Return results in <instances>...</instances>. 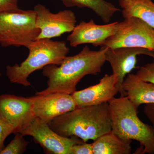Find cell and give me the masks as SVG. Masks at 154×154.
Returning a JSON list of instances; mask_svg holds the SVG:
<instances>
[{"instance_id":"8992f818","label":"cell","mask_w":154,"mask_h":154,"mask_svg":"<svg viewBox=\"0 0 154 154\" xmlns=\"http://www.w3.org/2000/svg\"><path fill=\"white\" fill-rule=\"evenodd\" d=\"M102 46L143 48L153 51L154 29L136 17L125 18L119 22L115 34L107 38Z\"/></svg>"},{"instance_id":"9c48e42d","label":"cell","mask_w":154,"mask_h":154,"mask_svg":"<svg viewBox=\"0 0 154 154\" xmlns=\"http://www.w3.org/2000/svg\"><path fill=\"white\" fill-rule=\"evenodd\" d=\"M33 10L36 14V27L40 30L36 40L59 37L64 33L72 32L75 27L76 17L71 10L53 14L41 4L35 6Z\"/></svg>"},{"instance_id":"9a60e30c","label":"cell","mask_w":154,"mask_h":154,"mask_svg":"<svg viewBox=\"0 0 154 154\" xmlns=\"http://www.w3.org/2000/svg\"><path fill=\"white\" fill-rule=\"evenodd\" d=\"M131 140L122 139L112 131L101 136L94 141V154H130Z\"/></svg>"},{"instance_id":"ac0fdd59","label":"cell","mask_w":154,"mask_h":154,"mask_svg":"<svg viewBox=\"0 0 154 154\" xmlns=\"http://www.w3.org/2000/svg\"><path fill=\"white\" fill-rule=\"evenodd\" d=\"M14 138L5 147L0 150V154H22L27 149L29 142L21 133L15 134Z\"/></svg>"},{"instance_id":"7a4b0ae2","label":"cell","mask_w":154,"mask_h":154,"mask_svg":"<svg viewBox=\"0 0 154 154\" xmlns=\"http://www.w3.org/2000/svg\"><path fill=\"white\" fill-rule=\"evenodd\" d=\"M48 124L62 136L76 137L84 143L89 140H95L112 130L108 102L78 107L58 116Z\"/></svg>"},{"instance_id":"603a6c76","label":"cell","mask_w":154,"mask_h":154,"mask_svg":"<svg viewBox=\"0 0 154 154\" xmlns=\"http://www.w3.org/2000/svg\"><path fill=\"white\" fill-rule=\"evenodd\" d=\"M143 112L154 128V103L146 104L144 107Z\"/></svg>"},{"instance_id":"30bf717a","label":"cell","mask_w":154,"mask_h":154,"mask_svg":"<svg viewBox=\"0 0 154 154\" xmlns=\"http://www.w3.org/2000/svg\"><path fill=\"white\" fill-rule=\"evenodd\" d=\"M30 98L35 117L46 123L78 107L72 94L55 93Z\"/></svg>"},{"instance_id":"6da1fadb","label":"cell","mask_w":154,"mask_h":154,"mask_svg":"<svg viewBox=\"0 0 154 154\" xmlns=\"http://www.w3.org/2000/svg\"><path fill=\"white\" fill-rule=\"evenodd\" d=\"M107 48L92 50L85 46L78 54L67 56L60 66L50 64L42 69V75L47 78V87L36 95H46L55 93L72 94L76 86L87 75L101 72L105 62Z\"/></svg>"},{"instance_id":"7c38bea8","label":"cell","mask_w":154,"mask_h":154,"mask_svg":"<svg viewBox=\"0 0 154 154\" xmlns=\"http://www.w3.org/2000/svg\"><path fill=\"white\" fill-rule=\"evenodd\" d=\"M119 24L115 22L101 25L96 24L93 19L82 21L76 25L67 40L73 47L86 44L102 47L107 38L115 34Z\"/></svg>"},{"instance_id":"8fae6325","label":"cell","mask_w":154,"mask_h":154,"mask_svg":"<svg viewBox=\"0 0 154 154\" xmlns=\"http://www.w3.org/2000/svg\"><path fill=\"white\" fill-rule=\"evenodd\" d=\"M145 55L154 58V52L147 48L140 47H120L107 48L105 52L106 61L109 63L118 79L121 97L126 95L122 88L125 78L135 68L137 56Z\"/></svg>"},{"instance_id":"cb8c5ba5","label":"cell","mask_w":154,"mask_h":154,"mask_svg":"<svg viewBox=\"0 0 154 154\" xmlns=\"http://www.w3.org/2000/svg\"><path fill=\"white\" fill-rule=\"evenodd\" d=\"M131 0H119V6L122 8H125L129 5Z\"/></svg>"},{"instance_id":"5bb4252c","label":"cell","mask_w":154,"mask_h":154,"mask_svg":"<svg viewBox=\"0 0 154 154\" xmlns=\"http://www.w3.org/2000/svg\"><path fill=\"white\" fill-rule=\"evenodd\" d=\"M123 91L137 109L143 104L154 103V84L128 74L122 85Z\"/></svg>"},{"instance_id":"484cf974","label":"cell","mask_w":154,"mask_h":154,"mask_svg":"<svg viewBox=\"0 0 154 154\" xmlns=\"http://www.w3.org/2000/svg\"><path fill=\"white\" fill-rule=\"evenodd\" d=\"M51 1H55V0H51Z\"/></svg>"},{"instance_id":"e0dca14e","label":"cell","mask_w":154,"mask_h":154,"mask_svg":"<svg viewBox=\"0 0 154 154\" xmlns=\"http://www.w3.org/2000/svg\"><path fill=\"white\" fill-rule=\"evenodd\" d=\"M122 15L125 19L138 18L154 29V3L152 0H131L122 10Z\"/></svg>"},{"instance_id":"52a82bcc","label":"cell","mask_w":154,"mask_h":154,"mask_svg":"<svg viewBox=\"0 0 154 154\" xmlns=\"http://www.w3.org/2000/svg\"><path fill=\"white\" fill-rule=\"evenodd\" d=\"M35 118L30 97L11 94L0 96V119L12 134L22 132Z\"/></svg>"},{"instance_id":"2e32d148","label":"cell","mask_w":154,"mask_h":154,"mask_svg":"<svg viewBox=\"0 0 154 154\" xmlns=\"http://www.w3.org/2000/svg\"><path fill=\"white\" fill-rule=\"evenodd\" d=\"M66 8L77 7L94 11L105 23H108L113 15L119 11L112 3L105 0H61Z\"/></svg>"},{"instance_id":"ba28073f","label":"cell","mask_w":154,"mask_h":154,"mask_svg":"<svg viewBox=\"0 0 154 154\" xmlns=\"http://www.w3.org/2000/svg\"><path fill=\"white\" fill-rule=\"evenodd\" d=\"M21 133L24 136L32 137L33 140L41 146L46 154H71L73 146L84 143L82 140L78 139L76 137H65L58 134L48 123L36 117Z\"/></svg>"},{"instance_id":"4fadbf2b","label":"cell","mask_w":154,"mask_h":154,"mask_svg":"<svg viewBox=\"0 0 154 154\" xmlns=\"http://www.w3.org/2000/svg\"><path fill=\"white\" fill-rule=\"evenodd\" d=\"M119 92L115 75L106 74L98 84L72 94L77 107H84L108 102Z\"/></svg>"},{"instance_id":"d4e9b609","label":"cell","mask_w":154,"mask_h":154,"mask_svg":"<svg viewBox=\"0 0 154 154\" xmlns=\"http://www.w3.org/2000/svg\"><path fill=\"white\" fill-rule=\"evenodd\" d=\"M1 75H2V74H1V73H0V77L1 76Z\"/></svg>"},{"instance_id":"d6986e66","label":"cell","mask_w":154,"mask_h":154,"mask_svg":"<svg viewBox=\"0 0 154 154\" xmlns=\"http://www.w3.org/2000/svg\"><path fill=\"white\" fill-rule=\"evenodd\" d=\"M135 75L140 79L154 84V61L140 67Z\"/></svg>"},{"instance_id":"3957f363","label":"cell","mask_w":154,"mask_h":154,"mask_svg":"<svg viewBox=\"0 0 154 154\" xmlns=\"http://www.w3.org/2000/svg\"><path fill=\"white\" fill-rule=\"evenodd\" d=\"M108 103L111 131L122 139L138 142L137 152L154 154V128L140 119L138 109L128 97H114Z\"/></svg>"},{"instance_id":"277c9868","label":"cell","mask_w":154,"mask_h":154,"mask_svg":"<svg viewBox=\"0 0 154 154\" xmlns=\"http://www.w3.org/2000/svg\"><path fill=\"white\" fill-rule=\"evenodd\" d=\"M27 48L29 54L25 60L20 64L6 67V75L10 82L25 87L31 86L28 78L33 72L48 65H60L69 51L65 42L51 39L35 40Z\"/></svg>"},{"instance_id":"44dd1931","label":"cell","mask_w":154,"mask_h":154,"mask_svg":"<svg viewBox=\"0 0 154 154\" xmlns=\"http://www.w3.org/2000/svg\"><path fill=\"white\" fill-rule=\"evenodd\" d=\"M18 0H0V14L18 8Z\"/></svg>"},{"instance_id":"ffe728a7","label":"cell","mask_w":154,"mask_h":154,"mask_svg":"<svg viewBox=\"0 0 154 154\" xmlns=\"http://www.w3.org/2000/svg\"><path fill=\"white\" fill-rule=\"evenodd\" d=\"M71 154H94L92 143H83L75 145L72 147Z\"/></svg>"},{"instance_id":"4316f807","label":"cell","mask_w":154,"mask_h":154,"mask_svg":"<svg viewBox=\"0 0 154 154\" xmlns=\"http://www.w3.org/2000/svg\"><path fill=\"white\" fill-rule=\"evenodd\" d=\"M153 51H154V47Z\"/></svg>"},{"instance_id":"7402d4cb","label":"cell","mask_w":154,"mask_h":154,"mask_svg":"<svg viewBox=\"0 0 154 154\" xmlns=\"http://www.w3.org/2000/svg\"><path fill=\"white\" fill-rule=\"evenodd\" d=\"M11 134V131L0 119V150L4 148L5 141Z\"/></svg>"},{"instance_id":"5b68a950","label":"cell","mask_w":154,"mask_h":154,"mask_svg":"<svg viewBox=\"0 0 154 154\" xmlns=\"http://www.w3.org/2000/svg\"><path fill=\"white\" fill-rule=\"evenodd\" d=\"M34 10L19 9L0 14V45L3 47L28 48L40 30L36 26Z\"/></svg>"}]
</instances>
